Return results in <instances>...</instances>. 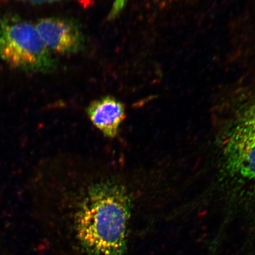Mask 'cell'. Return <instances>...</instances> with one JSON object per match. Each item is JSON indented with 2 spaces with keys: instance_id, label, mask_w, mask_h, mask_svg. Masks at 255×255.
<instances>
[{
  "instance_id": "cell-1",
  "label": "cell",
  "mask_w": 255,
  "mask_h": 255,
  "mask_svg": "<svg viewBox=\"0 0 255 255\" xmlns=\"http://www.w3.org/2000/svg\"><path fill=\"white\" fill-rule=\"evenodd\" d=\"M116 159L62 156L53 193L71 203L76 235L89 255H123L133 207L141 193L137 170Z\"/></svg>"
},
{
  "instance_id": "cell-2",
  "label": "cell",
  "mask_w": 255,
  "mask_h": 255,
  "mask_svg": "<svg viewBox=\"0 0 255 255\" xmlns=\"http://www.w3.org/2000/svg\"><path fill=\"white\" fill-rule=\"evenodd\" d=\"M0 56L11 68L28 73H52L57 66L36 25L17 15L0 19Z\"/></svg>"
},
{
  "instance_id": "cell-3",
  "label": "cell",
  "mask_w": 255,
  "mask_h": 255,
  "mask_svg": "<svg viewBox=\"0 0 255 255\" xmlns=\"http://www.w3.org/2000/svg\"><path fill=\"white\" fill-rule=\"evenodd\" d=\"M239 121L229 143V163L234 173L255 186V105Z\"/></svg>"
},
{
  "instance_id": "cell-4",
  "label": "cell",
  "mask_w": 255,
  "mask_h": 255,
  "mask_svg": "<svg viewBox=\"0 0 255 255\" xmlns=\"http://www.w3.org/2000/svg\"><path fill=\"white\" fill-rule=\"evenodd\" d=\"M36 27L50 51L61 55H72L84 48L85 37L81 25L73 19L43 18L38 20Z\"/></svg>"
},
{
  "instance_id": "cell-5",
  "label": "cell",
  "mask_w": 255,
  "mask_h": 255,
  "mask_svg": "<svg viewBox=\"0 0 255 255\" xmlns=\"http://www.w3.org/2000/svg\"><path fill=\"white\" fill-rule=\"evenodd\" d=\"M86 112L91 123L105 138L114 139L119 136L126 117L122 102L113 96H104L92 101Z\"/></svg>"
},
{
  "instance_id": "cell-6",
  "label": "cell",
  "mask_w": 255,
  "mask_h": 255,
  "mask_svg": "<svg viewBox=\"0 0 255 255\" xmlns=\"http://www.w3.org/2000/svg\"><path fill=\"white\" fill-rule=\"evenodd\" d=\"M18 1L28 2L33 4H43L65 1V0H18Z\"/></svg>"
}]
</instances>
